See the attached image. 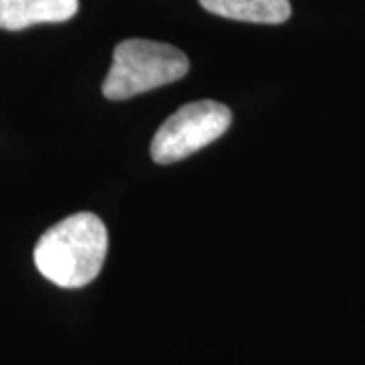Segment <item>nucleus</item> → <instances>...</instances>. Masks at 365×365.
<instances>
[{
	"label": "nucleus",
	"instance_id": "3",
	"mask_svg": "<svg viewBox=\"0 0 365 365\" xmlns=\"http://www.w3.org/2000/svg\"><path fill=\"white\" fill-rule=\"evenodd\" d=\"M232 124L230 108L217 102H193L179 108L158 128L150 155L158 165H170L215 143Z\"/></svg>",
	"mask_w": 365,
	"mask_h": 365
},
{
	"label": "nucleus",
	"instance_id": "2",
	"mask_svg": "<svg viewBox=\"0 0 365 365\" xmlns=\"http://www.w3.org/2000/svg\"><path fill=\"white\" fill-rule=\"evenodd\" d=\"M187 71L189 59L181 49L157 41L126 39L114 49V61L102 90L108 100H128L173 83Z\"/></svg>",
	"mask_w": 365,
	"mask_h": 365
},
{
	"label": "nucleus",
	"instance_id": "5",
	"mask_svg": "<svg viewBox=\"0 0 365 365\" xmlns=\"http://www.w3.org/2000/svg\"><path fill=\"white\" fill-rule=\"evenodd\" d=\"M199 2L205 11L217 16L262 23V25H280L292 13L288 0H199Z\"/></svg>",
	"mask_w": 365,
	"mask_h": 365
},
{
	"label": "nucleus",
	"instance_id": "4",
	"mask_svg": "<svg viewBox=\"0 0 365 365\" xmlns=\"http://www.w3.org/2000/svg\"><path fill=\"white\" fill-rule=\"evenodd\" d=\"M78 9L79 0H0V29L23 31L41 23H63Z\"/></svg>",
	"mask_w": 365,
	"mask_h": 365
},
{
	"label": "nucleus",
	"instance_id": "1",
	"mask_svg": "<svg viewBox=\"0 0 365 365\" xmlns=\"http://www.w3.org/2000/svg\"><path fill=\"white\" fill-rule=\"evenodd\" d=\"M108 230L93 213H76L55 223L35 246V266L61 288H81L102 272Z\"/></svg>",
	"mask_w": 365,
	"mask_h": 365
}]
</instances>
